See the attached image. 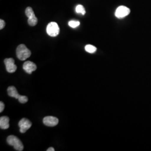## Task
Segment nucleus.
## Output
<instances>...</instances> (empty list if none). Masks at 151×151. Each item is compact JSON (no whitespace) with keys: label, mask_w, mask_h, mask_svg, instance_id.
Segmentation results:
<instances>
[{"label":"nucleus","mask_w":151,"mask_h":151,"mask_svg":"<svg viewBox=\"0 0 151 151\" xmlns=\"http://www.w3.org/2000/svg\"><path fill=\"white\" fill-rule=\"evenodd\" d=\"M16 55L19 60H25L30 57L31 52L25 45L20 44L16 49Z\"/></svg>","instance_id":"nucleus-1"},{"label":"nucleus","mask_w":151,"mask_h":151,"mask_svg":"<svg viewBox=\"0 0 151 151\" xmlns=\"http://www.w3.org/2000/svg\"><path fill=\"white\" fill-rule=\"evenodd\" d=\"M7 142L9 145L13 146L16 151H22L24 150V146L22 141L15 135L9 136L7 138Z\"/></svg>","instance_id":"nucleus-2"},{"label":"nucleus","mask_w":151,"mask_h":151,"mask_svg":"<svg viewBox=\"0 0 151 151\" xmlns=\"http://www.w3.org/2000/svg\"><path fill=\"white\" fill-rule=\"evenodd\" d=\"M47 32L49 36L55 37L60 33V27L55 22H50L47 27Z\"/></svg>","instance_id":"nucleus-3"},{"label":"nucleus","mask_w":151,"mask_h":151,"mask_svg":"<svg viewBox=\"0 0 151 151\" xmlns=\"http://www.w3.org/2000/svg\"><path fill=\"white\" fill-rule=\"evenodd\" d=\"M130 12V10L129 8L124 6H120L116 10L115 15L117 18L122 19L125 16H128Z\"/></svg>","instance_id":"nucleus-4"},{"label":"nucleus","mask_w":151,"mask_h":151,"mask_svg":"<svg viewBox=\"0 0 151 151\" xmlns=\"http://www.w3.org/2000/svg\"><path fill=\"white\" fill-rule=\"evenodd\" d=\"M32 122L26 118H23L19 123V127H20V132L22 133H25L27 130L32 127Z\"/></svg>","instance_id":"nucleus-5"},{"label":"nucleus","mask_w":151,"mask_h":151,"mask_svg":"<svg viewBox=\"0 0 151 151\" xmlns=\"http://www.w3.org/2000/svg\"><path fill=\"white\" fill-rule=\"evenodd\" d=\"M6 70L9 73H14L17 70V66L15 65V60L13 58H6L4 60Z\"/></svg>","instance_id":"nucleus-6"},{"label":"nucleus","mask_w":151,"mask_h":151,"mask_svg":"<svg viewBox=\"0 0 151 151\" xmlns=\"http://www.w3.org/2000/svg\"><path fill=\"white\" fill-rule=\"evenodd\" d=\"M58 119L55 117L52 116H46L43 119L44 124L48 127H55L58 124Z\"/></svg>","instance_id":"nucleus-7"},{"label":"nucleus","mask_w":151,"mask_h":151,"mask_svg":"<svg viewBox=\"0 0 151 151\" xmlns=\"http://www.w3.org/2000/svg\"><path fill=\"white\" fill-rule=\"evenodd\" d=\"M36 65L31 61H27L23 65V69L29 74H31L32 72L37 70Z\"/></svg>","instance_id":"nucleus-8"},{"label":"nucleus","mask_w":151,"mask_h":151,"mask_svg":"<svg viewBox=\"0 0 151 151\" xmlns=\"http://www.w3.org/2000/svg\"><path fill=\"white\" fill-rule=\"evenodd\" d=\"M10 119L9 117L4 116L0 118V128L2 129H7L9 128Z\"/></svg>","instance_id":"nucleus-9"},{"label":"nucleus","mask_w":151,"mask_h":151,"mask_svg":"<svg viewBox=\"0 0 151 151\" xmlns=\"http://www.w3.org/2000/svg\"><path fill=\"white\" fill-rule=\"evenodd\" d=\"M7 92L9 96L14 97L17 99H19V97L21 96V95L19 94L16 88L13 86L9 87V88H7Z\"/></svg>","instance_id":"nucleus-10"},{"label":"nucleus","mask_w":151,"mask_h":151,"mask_svg":"<svg viewBox=\"0 0 151 151\" xmlns=\"http://www.w3.org/2000/svg\"><path fill=\"white\" fill-rule=\"evenodd\" d=\"M27 22H28V24L30 26H32V27H34V26H35L37 24V23H38V19L35 16V14L28 18Z\"/></svg>","instance_id":"nucleus-11"},{"label":"nucleus","mask_w":151,"mask_h":151,"mask_svg":"<svg viewBox=\"0 0 151 151\" xmlns=\"http://www.w3.org/2000/svg\"><path fill=\"white\" fill-rule=\"evenodd\" d=\"M85 49L87 52H88L89 53H93L97 50V48L95 46H93L92 45H90V44L86 45L85 47Z\"/></svg>","instance_id":"nucleus-12"},{"label":"nucleus","mask_w":151,"mask_h":151,"mask_svg":"<svg viewBox=\"0 0 151 151\" xmlns=\"http://www.w3.org/2000/svg\"><path fill=\"white\" fill-rule=\"evenodd\" d=\"M76 11L77 13H81L82 15H85L86 14V11L85 7L81 5H78L76 7Z\"/></svg>","instance_id":"nucleus-13"},{"label":"nucleus","mask_w":151,"mask_h":151,"mask_svg":"<svg viewBox=\"0 0 151 151\" xmlns=\"http://www.w3.org/2000/svg\"><path fill=\"white\" fill-rule=\"evenodd\" d=\"M25 14L28 18L34 15V12L33 11L32 8L30 7H27L25 10Z\"/></svg>","instance_id":"nucleus-14"},{"label":"nucleus","mask_w":151,"mask_h":151,"mask_svg":"<svg viewBox=\"0 0 151 151\" xmlns=\"http://www.w3.org/2000/svg\"><path fill=\"white\" fill-rule=\"evenodd\" d=\"M80 24V22L78 21H76V20H71L68 22V25L70 27L72 28H76V27H78Z\"/></svg>","instance_id":"nucleus-15"},{"label":"nucleus","mask_w":151,"mask_h":151,"mask_svg":"<svg viewBox=\"0 0 151 151\" xmlns=\"http://www.w3.org/2000/svg\"><path fill=\"white\" fill-rule=\"evenodd\" d=\"M19 101L22 104H25V103H27L28 101V98L26 96H22L21 95V96L19 97V99H18Z\"/></svg>","instance_id":"nucleus-16"},{"label":"nucleus","mask_w":151,"mask_h":151,"mask_svg":"<svg viewBox=\"0 0 151 151\" xmlns=\"http://www.w3.org/2000/svg\"><path fill=\"white\" fill-rule=\"evenodd\" d=\"M5 27V22L4 20L1 19L0 20V29L2 30Z\"/></svg>","instance_id":"nucleus-17"},{"label":"nucleus","mask_w":151,"mask_h":151,"mask_svg":"<svg viewBox=\"0 0 151 151\" xmlns=\"http://www.w3.org/2000/svg\"><path fill=\"white\" fill-rule=\"evenodd\" d=\"M4 108H5V105L4 103H2V101L0 102V112L2 113L4 110Z\"/></svg>","instance_id":"nucleus-18"},{"label":"nucleus","mask_w":151,"mask_h":151,"mask_svg":"<svg viewBox=\"0 0 151 151\" xmlns=\"http://www.w3.org/2000/svg\"><path fill=\"white\" fill-rule=\"evenodd\" d=\"M47 151H55V150L54 149V148H53V147H50V148H49L48 149H47Z\"/></svg>","instance_id":"nucleus-19"}]
</instances>
